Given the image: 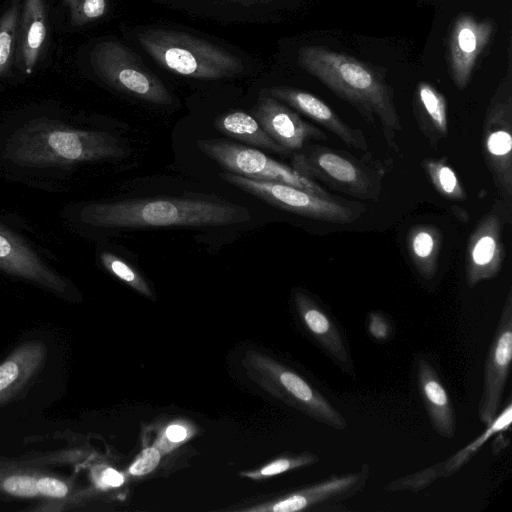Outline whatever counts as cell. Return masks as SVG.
<instances>
[{
    "instance_id": "d6986e66",
    "label": "cell",
    "mask_w": 512,
    "mask_h": 512,
    "mask_svg": "<svg viewBox=\"0 0 512 512\" xmlns=\"http://www.w3.org/2000/svg\"><path fill=\"white\" fill-rule=\"evenodd\" d=\"M47 37V15L44 0H23L18 44L23 70L31 74L37 65Z\"/></svg>"
},
{
    "instance_id": "9c48e42d",
    "label": "cell",
    "mask_w": 512,
    "mask_h": 512,
    "mask_svg": "<svg viewBox=\"0 0 512 512\" xmlns=\"http://www.w3.org/2000/svg\"><path fill=\"white\" fill-rule=\"evenodd\" d=\"M91 65L107 84L143 101L168 105L172 95L137 54L116 41H102L92 50Z\"/></svg>"
},
{
    "instance_id": "2e32d148",
    "label": "cell",
    "mask_w": 512,
    "mask_h": 512,
    "mask_svg": "<svg viewBox=\"0 0 512 512\" xmlns=\"http://www.w3.org/2000/svg\"><path fill=\"white\" fill-rule=\"evenodd\" d=\"M263 94L286 103L309 117L336 135L348 147L364 152L368 151V144L363 132L350 127L330 106L315 95L287 86L272 87Z\"/></svg>"
},
{
    "instance_id": "52a82bcc",
    "label": "cell",
    "mask_w": 512,
    "mask_h": 512,
    "mask_svg": "<svg viewBox=\"0 0 512 512\" xmlns=\"http://www.w3.org/2000/svg\"><path fill=\"white\" fill-rule=\"evenodd\" d=\"M222 180L262 201L310 219L334 224L357 220L363 207L341 198H326L277 182L259 181L230 172L219 174Z\"/></svg>"
},
{
    "instance_id": "7402d4cb",
    "label": "cell",
    "mask_w": 512,
    "mask_h": 512,
    "mask_svg": "<svg viewBox=\"0 0 512 512\" xmlns=\"http://www.w3.org/2000/svg\"><path fill=\"white\" fill-rule=\"evenodd\" d=\"M511 421L512 402L509 399L506 406L498 412L490 424L486 425V429L481 434L449 458L428 467L435 482L440 478H447L459 472L490 438L509 429Z\"/></svg>"
},
{
    "instance_id": "6da1fadb",
    "label": "cell",
    "mask_w": 512,
    "mask_h": 512,
    "mask_svg": "<svg viewBox=\"0 0 512 512\" xmlns=\"http://www.w3.org/2000/svg\"><path fill=\"white\" fill-rule=\"evenodd\" d=\"M299 65L334 94L352 105L371 125L380 122L387 144L396 149L402 130L393 96L384 74L346 53L324 46H304Z\"/></svg>"
},
{
    "instance_id": "83f0119b",
    "label": "cell",
    "mask_w": 512,
    "mask_h": 512,
    "mask_svg": "<svg viewBox=\"0 0 512 512\" xmlns=\"http://www.w3.org/2000/svg\"><path fill=\"white\" fill-rule=\"evenodd\" d=\"M100 261L108 272L129 287L147 298H154L153 291L144 277L124 259L110 252H102Z\"/></svg>"
},
{
    "instance_id": "f546056e",
    "label": "cell",
    "mask_w": 512,
    "mask_h": 512,
    "mask_svg": "<svg viewBox=\"0 0 512 512\" xmlns=\"http://www.w3.org/2000/svg\"><path fill=\"white\" fill-rule=\"evenodd\" d=\"M194 434L193 429L185 423H173L167 426L159 439L156 448L170 451L172 448L185 442Z\"/></svg>"
},
{
    "instance_id": "8fae6325",
    "label": "cell",
    "mask_w": 512,
    "mask_h": 512,
    "mask_svg": "<svg viewBox=\"0 0 512 512\" xmlns=\"http://www.w3.org/2000/svg\"><path fill=\"white\" fill-rule=\"evenodd\" d=\"M370 466L364 463L358 471L332 475L322 481L285 493L266 502L241 508L246 512H297L335 505L361 492L369 479Z\"/></svg>"
},
{
    "instance_id": "4316f807",
    "label": "cell",
    "mask_w": 512,
    "mask_h": 512,
    "mask_svg": "<svg viewBox=\"0 0 512 512\" xmlns=\"http://www.w3.org/2000/svg\"><path fill=\"white\" fill-rule=\"evenodd\" d=\"M319 461V456L312 452L289 454L274 459L258 469L242 471L240 475L254 481H261L290 470L314 465Z\"/></svg>"
},
{
    "instance_id": "5b68a950",
    "label": "cell",
    "mask_w": 512,
    "mask_h": 512,
    "mask_svg": "<svg viewBox=\"0 0 512 512\" xmlns=\"http://www.w3.org/2000/svg\"><path fill=\"white\" fill-rule=\"evenodd\" d=\"M248 377L275 398L313 420L344 430V416L312 384L294 370L258 351H247L242 360Z\"/></svg>"
},
{
    "instance_id": "5bb4252c",
    "label": "cell",
    "mask_w": 512,
    "mask_h": 512,
    "mask_svg": "<svg viewBox=\"0 0 512 512\" xmlns=\"http://www.w3.org/2000/svg\"><path fill=\"white\" fill-rule=\"evenodd\" d=\"M495 29L489 19H477L469 13H460L454 19L447 43V64L455 86L467 87L479 57L482 55Z\"/></svg>"
},
{
    "instance_id": "7c38bea8",
    "label": "cell",
    "mask_w": 512,
    "mask_h": 512,
    "mask_svg": "<svg viewBox=\"0 0 512 512\" xmlns=\"http://www.w3.org/2000/svg\"><path fill=\"white\" fill-rule=\"evenodd\" d=\"M512 361V292L504 302L487 353L478 416L486 426L499 412Z\"/></svg>"
},
{
    "instance_id": "9a60e30c",
    "label": "cell",
    "mask_w": 512,
    "mask_h": 512,
    "mask_svg": "<svg viewBox=\"0 0 512 512\" xmlns=\"http://www.w3.org/2000/svg\"><path fill=\"white\" fill-rule=\"evenodd\" d=\"M253 116L268 135L289 152L299 151L312 140L328 138L321 129L303 120L281 101L266 94H261L257 99Z\"/></svg>"
},
{
    "instance_id": "e575fe53",
    "label": "cell",
    "mask_w": 512,
    "mask_h": 512,
    "mask_svg": "<svg viewBox=\"0 0 512 512\" xmlns=\"http://www.w3.org/2000/svg\"><path fill=\"white\" fill-rule=\"evenodd\" d=\"M18 367L13 361L0 365V390L8 387L17 377Z\"/></svg>"
},
{
    "instance_id": "7a4b0ae2",
    "label": "cell",
    "mask_w": 512,
    "mask_h": 512,
    "mask_svg": "<svg viewBox=\"0 0 512 512\" xmlns=\"http://www.w3.org/2000/svg\"><path fill=\"white\" fill-rule=\"evenodd\" d=\"M80 218L94 227L132 229L232 225L249 221L251 214L246 207L219 198L154 197L89 204Z\"/></svg>"
},
{
    "instance_id": "ba28073f",
    "label": "cell",
    "mask_w": 512,
    "mask_h": 512,
    "mask_svg": "<svg viewBox=\"0 0 512 512\" xmlns=\"http://www.w3.org/2000/svg\"><path fill=\"white\" fill-rule=\"evenodd\" d=\"M197 147L226 172L249 179L290 185L326 198H337L315 181L258 149L227 139H201Z\"/></svg>"
},
{
    "instance_id": "ffe728a7",
    "label": "cell",
    "mask_w": 512,
    "mask_h": 512,
    "mask_svg": "<svg viewBox=\"0 0 512 512\" xmlns=\"http://www.w3.org/2000/svg\"><path fill=\"white\" fill-rule=\"evenodd\" d=\"M0 269L30 279L57 284L58 278L21 238L0 225Z\"/></svg>"
},
{
    "instance_id": "cb8c5ba5",
    "label": "cell",
    "mask_w": 512,
    "mask_h": 512,
    "mask_svg": "<svg viewBox=\"0 0 512 512\" xmlns=\"http://www.w3.org/2000/svg\"><path fill=\"white\" fill-rule=\"evenodd\" d=\"M442 245V233L434 225L419 224L407 233V251L418 271L425 279L435 276Z\"/></svg>"
},
{
    "instance_id": "4fadbf2b",
    "label": "cell",
    "mask_w": 512,
    "mask_h": 512,
    "mask_svg": "<svg viewBox=\"0 0 512 512\" xmlns=\"http://www.w3.org/2000/svg\"><path fill=\"white\" fill-rule=\"evenodd\" d=\"M505 214V203L495 204L478 221L469 237L465 275L470 288L496 277L502 268L505 247L501 236Z\"/></svg>"
},
{
    "instance_id": "8992f818",
    "label": "cell",
    "mask_w": 512,
    "mask_h": 512,
    "mask_svg": "<svg viewBox=\"0 0 512 512\" xmlns=\"http://www.w3.org/2000/svg\"><path fill=\"white\" fill-rule=\"evenodd\" d=\"M292 168L301 175L360 199H378L380 178L366 163L353 155L312 144L305 145L292 159Z\"/></svg>"
},
{
    "instance_id": "ac0fdd59",
    "label": "cell",
    "mask_w": 512,
    "mask_h": 512,
    "mask_svg": "<svg viewBox=\"0 0 512 512\" xmlns=\"http://www.w3.org/2000/svg\"><path fill=\"white\" fill-rule=\"evenodd\" d=\"M416 378L432 427L440 436L453 438L456 422L449 395L434 366L424 357L417 360Z\"/></svg>"
},
{
    "instance_id": "f1b7e54d",
    "label": "cell",
    "mask_w": 512,
    "mask_h": 512,
    "mask_svg": "<svg viewBox=\"0 0 512 512\" xmlns=\"http://www.w3.org/2000/svg\"><path fill=\"white\" fill-rule=\"evenodd\" d=\"M74 26H83L101 18L107 10V0H63Z\"/></svg>"
},
{
    "instance_id": "d6a6232c",
    "label": "cell",
    "mask_w": 512,
    "mask_h": 512,
    "mask_svg": "<svg viewBox=\"0 0 512 512\" xmlns=\"http://www.w3.org/2000/svg\"><path fill=\"white\" fill-rule=\"evenodd\" d=\"M367 331L374 339L385 341L390 337L392 329L383 313L371 311L367 317Z\"/></svg>"
},
{
    "instance_id": "e0dca14e",
    "label": "cell",
    "mask_w": 512,
    "mask_h": 512,
    "mask_svg": "<svg viewBox=\"0 0 512 512\" xmlns=\"http://www.w3.org/2000/svg\"><path fill=\"white\" fill-rule=\"evenodd\" d=\"M297 315L308 334L338 363L350 361L343 333L331 315L310 295L301 290L293 293Z\"/></svg>"
},
{
    "instance_id": "4dcf8cb0",
    "label": "cell",
    "mask_w": 512,
    "mask_h": 512,
    "mask_svg": "<svg viewBox=\"0 0 512 512\" xmlns=\"http://www.w3.org/2000/svg\"><path fill=\"white\" fill-rule=\"evenodd\" d=\"M161 452L156 447H147L143 449L138 457L128 468V473L132 476H144L151 473L159 464Z\"/></svg>"
},
{
    "instance_id": "30bf717a",
    "label": "cell",
    "mask_w": 512,
    "mask_h": 512,
    "mask_svg": "<svg viewBox=\"0 0 512 512\" xmlns=\"http://www.w3.org/2000/svg\"><path fill=\"white\" fill-rule=\"evenodd\" d=\"M483 154L499 196L512 199V89L508 75L491 99L482 130Z\"/></svg>"
},
{
    "instance_id": "603a6c76",
    "label": "cell",
    "mask_w": 512,
    "mask_h": 512,
    "mask_svg": "<svg viewBox=\"0 0 512 512\" xmlns=\"http://www.w3.org/2000/svg\"><path fill=\"white\" fill-rule=\"evenodd\" d=\"M214 126L220 133L240 142L282 155L291 154L268 135L253 115L246 112L225 113L216 118Z\"/></svg>"
},
{
    "instance_id": "d4e9b609",
    "label": "cell",
    "mask_w": 512,
    "mask_h": 512,
    "mask_svg": "<svg viewBox=\"0 0 512 512\" xmlns=\"http://www.w3.org/2000/svg\"><path fill=\"white\" fill-rule=\"evenodd\" d=\"M20 12L21 0H10L0 17V76L6 75L12 65L18 44Z\"/></svg>"
},
{
    "instance_id": "277c9868",
    "label": "cell",
    "mask_w": 512,
    "mask_h": 512,
    "mask_svg": "<svg viewBox=\"0 0 512 512\" xmlns=\"http://www.w3.org/2000/svg\"><path fill=\"white\" fill-rule=\"evenodd\" d=\"M138 42L162 67L186 77L222 79L243 70L235 55L184 32L148 29L138 34Z\"/></svg>"
},
{
    "instance_id": "44dd1931",
    "label": "cell",
    "mask_w": 512,
    "mask_h": 512,
    "mask_svg": "<svg viewBox=\"0 0 512 512\" xmlns=\"http://www.w3.org/2000/svg\"><path fill=\"white\" fill-rule=\"evenodd\" d=\"M415 117L422 133L436 145L448 135L447 101L433 85L419 82L414 97Z\"/></svg>"
},
{
    "instance_id": "484cf974",
    "label": "cell",
    "mask_w": 512,
    "mask_h": 512,
    "mask_svg": "<svg viewBox=\"0 0 512 512\" xmlns=\"http://www.w3.org/2000/svg\"><path fill=\"white\" fill-rule=\"evenodd\" d=\"M432 185L444 198L450 200H464L467 198L456 172L449 165L445 158H428L422 162Z\"/></svg>"
},
{
    "instance_id": "836d02e7",
    "label": "cell",
    "mask_w": 512,
    "mask_h": 512,
    "mask_svg": "<svg viewBox=\"0 0 512 512\" xmlns=\"http://www.w3.org/2000/svg\"><path fill=\"white\" fill-rule=\"evenodd\" d=\"M37 486L40 493L50 497H64L68 492L67 486L55 478H41L37 480Z\"/></svg>"
},
{
    "instance_id": "1f68e13d",
    "label": "cell",
    "mask_w": 512,
    "mask_h": 512,
    "mask_svg": "<svg viewBox=\"0 0 512 512\" xmlns=\"http://www.w3.org/2000/svg\"><path fill=\"white\" fill-rule=\"evenodd\" d=\"M4 489L18 496H35L39 493L37 480L29 476H11L4 482Z\"/></svg>"
},
{
    "instance_id": "d590c367",
    "label": "cell",
    "mask_w": 512,
    "mask_h": 512,
    "mask_svg": "<svg viewBox=\"0 0 512 512\" xmlns=\"http://www.w3.org/2000/svg\"><path fill=\"white\" fill-rule=\"evenodd\" d=\"M99 480L103 487H119L124 483L125 478L117 470L113 468H106L102 471Z\"/></svg>"
},
{
    "instance_id": "3957f363",
    "label": "cell",
    "mask_w": 512,
    "mask_h": 512,
    "mask_svg": "<svg viewBox=\"0 0 512 512\" xmlns=\"http://www.w3.org/2000/svg\"><path fill=\"white\" fill-rule=\"evenodd\" d=\"M5 151L12 162L30 167L120 159L127 153L123 142L110 133L75 129L49 119L32 120L18 128Z\"/></svg>"
}]
</instances>
